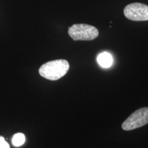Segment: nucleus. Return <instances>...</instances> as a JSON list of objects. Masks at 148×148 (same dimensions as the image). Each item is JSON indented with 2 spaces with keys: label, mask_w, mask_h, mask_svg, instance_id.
I'll use <instances>...</instances> for the list:
<instances>
[{
  "label": "nucleus",
  "mask_w": 148,
  "mask_h": 148,
  "mask_svg": "<svg viewBox=\"0 0 148 148\" xmlns=\"http://www.w3.org/2000/svg\"><path fill=\"white\" fill-rule=\"evenodd\" d=\"M69 69L67 60L59 59L49 61L39 68V74L44 78L49 80H58L65 75Z\"/></svg>",
  "instance_id": "nucleus-1"
},
{
  "label": "nucleus",
  "mask_w": 148,
  "mask_h": 148,
  "mask_svg": "<svg viewBox=\"0 0 148 148\" xmlns=\"http://www.w3.org/2000/svg\"><path fill=\"white\" fill-rule=\"evenodd\" d=\"M25 141V135L22 133H16L13 136L12 139V145L15 147H19L23 145Z\"/></svg>",
  "instance_id": "nucleus-6"
},
{
  "label": "nucleus",
  "mask_w": 148,
  "mask_h": 148,
  "mask_svg": "<svg viewBox=\"0 0 148 148\" xmlns=\"http://www.w3.org/2000/svg\"><path fill=\"white\" fill-rule=\"evenodd\" d=\"M68 34L74 40H92L99 36V31L92 25L79 23L69 27Z\"/></svg>",
  "instance_id": "nucleus-2"
},
{
  "label": "nucleus",
  "mask_w": 148,
  "mask_h": 148,
  "mask_svg": "<svg viewBox=\"0 0 148 148\" xmlns=\"http://www.w3.org/2000/svg\"><path fill=\"white\" fill-rule=\"evenodd\" d=\"M123 13L131 21H148V5L140 3H130L125 7Z\"/></svg>",
  "instance_id": "nucleus-4"
},
{
  "label": "nucleus",
  "mask_w": 148,
  "mask_h": 148,
  "mask_svg": "<svg viewBox=\"0 0 148 148\" xmlns=\"http://www.w3.org/2000/svg\"><path fill=\"white\" fill-rule=\"evenodd\" d=\"M0 148H10L9 144L5 141L3 136H0Z\"/></svg>",
  "instance_id": "nucleus-7"
},
{
  "label": "nucleus",
  "mask_w": 148,
  "mask_h": 148,
  "mask_svg": "<svg viewBox=\"0 0 148 148\" xmlns=\"http://www.w3.org/2000/svg\"><path fill=\"white\" fill-rule=\"evenodd\" d=\"M148 123V107H143L135 110L121 125L123 130L130 131L143 127Z\"/></svg>",
  "instance_id": "nucleus-3"
},
{
  "label": "nucleus",
  "mask_w": 148,
  "mask_h": 148,
  "mask_svg": "<svg viewBox=\"0 0 148 148\" xmlns=\"http://www.w3.org/2000/svg\"><path fill=\"white\" fill-rule=\"evenodd\" d=\"M98 64L103 68H108L112 64V57L108 52H102L97 56Z\"/></svg>",
  "instance_id": "nucleus-5"
}]
</instances>
